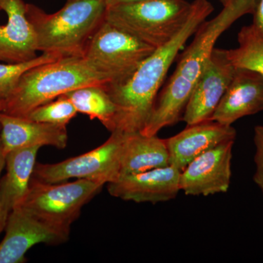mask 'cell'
Instances as JSON below:
<instances>
[{"label":"cell","mask_w":263,"mask_h":263,"mask_svg":"<svg viewBox=\"0 0 263 263\" xmlns=\"http://www.w3.org/2000/svg\"><path fill=\"white\" fill-rule=\"evenodd\" d=\"M236 67L226 49L214 48L194 88L182 117L187 125L210 120L233 80Z\"/></svg>","instance_id":"cell-10"},{"label":"cell","mask_w":263,"mask_h":263,"mask_svg":"<svg viewBox=\"0 0 263 263\" xmlns=\"http://www.w3.org/2000/svg\"><path fill=\"white\" fill-rule=\"evenodd\" d=\"M103 186L88 179L51 183L32 177L28 192L19 207L51 226L70 231L83 207Z\"/></svg>","instance_id":"cell-6"},{"label":"cell","mask_w":263,"mask_h":263,"mask_svg":"<svg viewBox=\"0 0 263 263\" xmlns=\"http://www.w3.org/2000/svg\"><path fill=\"white\" fill-rule=\"evenodd\" d=\"M258 0H230L212 20L202 22L193 42L183 52L177 67L160 96L146 124L140 133L156 136L182 119L194 88L205 70L221 34L240 17L252 14Z\"/></svg>","instance_id":"cell-1"},{"label":"cell","mask_w":263,"mask_h":263,"mask_svg":"<svg viewBox=\"0 0 263 263\" xmlns=\"http://www.w3.org/2000/svg\"><path fill=\"white\" fill-rule=\"evenodd\" d=\"M65 95L78 113L89 116L91 120L98 119L110 133L116 130L117 108L104 85L84 86Z\"/></svg>","instance_id":"cell-19"},{"label":"cell","mask_w":263,"mask_h":263,"mask_svg":"<svg viewBox=\"0 0 263 263\" xmlns=\"http://www.w3.org/2000/svg\"><path fill=\"white\" fill-rule=\"evenodd\" d=\"M192 3L193 8L187 22L171 41L156 48L127 80L119 84L104 85L117 108L115 131L124 133L141 131L180 49L214 11V6L208 0H195Z\"/></svg>","instance_id":"cell-2"},{"label":"cell","mask_w":263,"mask_h":263,"mask_svg":"<svg viewBox=\"0 0 263 263\" xmlns=\"http://www.w3.org/2000/svg\"><path fill=\"white\" fill-rule=\"evenodd\" d=\"M263 110V76L237 68L233 80L210 120L231 126L241 118Z\"/></svg>","instance_id":"cell-14"},{"label":"cell","mask_w":263,"mask_h":263,"mask_svg":"<svg viewBox=\"0 0 263 263\" xmlns=\"http://www.w3.org/2000/svg\"><path fill=\"white\" fill-rule=\"evenodd\" d=\"M181 172L170 164L144 172L122 175L108 183V191L113 197L136 202L169 201L181 191Z\"/></svg>","instance_id":"cell-12"},{"label":"cell","mask_w":263,"mask_h":263,"mask_svg":"<svg viewBox=\"0 0 263 263\" xmlns=\"http://www.w3.org/2000/svg\"><path fill=\"white\" fill-rule=\"evenodd\" d=\"M105 0H67L48 14L27 4V15L37 36L38 51L61 57H83L90 38L105 19Z\"/></svg>","instance_id":"cell-4"},{"label":"cell","mask_w":263,"mask_h":263,"mask_svg":"<svg viewBox=\"0 0 263 263\" xmlns=\"http://www.w3.org/2000/svg\"><path fill=\"white\" fill-rule=\"evenodd\" d=\"M170 165L165 139L140 132L124 133L121 152L120 176Z\"/></svg>","instance_id":"cell-18"},{"label":"cell","mask_w":263,"mask_h":263,"mask_svg":"<svg viewBox=\"0 0 263 263\" xmlns=\"http://www.w3.org/2000/svg\"><path fill=\"white\" fill-rule=\"evenodd\" d=\"M5 102L4 100H0V113L4 111Z\"/></svg>","instance_id":"cell-27"},{"label":"cell","mask_w":263,"mask_h":263,"mask_svg":"<svg viewBox=\"0 0 263 263\" xmlns=\"http://www.w3.org/2000/svg\"><path fill=\"white\" fill-rule=\"evenodd\" d=\"M219 1L220 2L223 6H224V5L228 4L230 0H219Z\"/></svg>","instance_id":"cell-28"},{"label":"cell","mask_w":263,"mask_h":263,"mask_svg":"<svg viewBox=\"0 0 263 263\" xmlns=\"http://www.w3.org/2000/svg\"><path fill=\"white\" fill-rule=\"evenodd\" d=\"M254 142L256 147L254 155L256 171L253 180L263 193V125L254 127Z\"/></svg>","instance_id":"cell-23"},{"label":"cell","mask_w":263,"mask_h":263,"mask_svg":"<svg viewBox=\"0 0 263 263\" xmlns=\"http://www.w3.org/2000/svg\"><path fill=\"white\" fill-rule=\"evenodd\" d=\"M5 162H6V155L5 154L3 142H2L1 137H0V176H1L3 169L5 167ZM0 180H1V178H0ZM5 224H6V221L2 215L1 209H0V234L3 233V231H4Z\"/></svg>","instance_id":"cell-25"},{"label":"cell","mask_w":263,"mask_h":263,"mask_svg":"<svg viewBox=\"0 0 263 263\" xmlns=\"http://www.w3.org/2000/svg\"><path fill=\"white\" fill-rule=\"evenodd\" d=\"M68 1H71V0H68Z\"/></svg>","instance_id":"cell-30"},{"label":"cell","mask_w":263,"mask_h":263,"mask_svg":"<svg viewBox=\"0 0 263 263\" xmlns=\"http://www.w3.org/2000/svg\"><path fill=\"white\" fill-rule=\"evenodd\" d=\"M238 46L227 50V55L237 68L257 71L263 76V37L251 25L245 26L238 34Z\"/></svg>","instance_id":"cell-20"},{"label":"cell","mask_w":263,"mask_h":263,"mask_svg":"<svg viewBox=\"0 0 263 263\" xmlns=\"http://www.w3.org/2000/svg\"><path fill=\"white\" fill-rule=\"evenodd\" d=\"M236 131L214 121L187 125L176 136L165 139L169 163L182 171L189 163L207 151L227 141H235Z\"/></svg>","instance_id":"cell-13"},{"label":"cell","mask_w":263,"mask_h":263,"mask_svg":"<svg viewBox=\"0 0 263 263\" xmlns=\"http://www.w3.org/2000/svg\"><path fill=\"white\" fill-rule=\"evenodd\" d=\"M77 114L73 104L63 95L34 108L26 118L34 122L67 126Z\"/></svg>","instance_id":"cell-22"},{"label":"cell","mask_w":263,"mask_h":263,"mask_svg":"<svg viewBox=\"0 0 263 263\" xmlns=\"http://www.w3.org/2000/svg\"><path fill=\"white\" fill-rule=\"evenodd\" d=\"M0 129L5 155L18 148L50 146L64 149L67 145V126L34 122L1 112Z\"/></svg>","instance_id":"cell-16"},{"label":"cell","mask_w":263,"mask_h":263,"mask_svg":"<svg viewBox=\"0 0 263 263\" xmlns=\"http://www.w3.org/2000/svg\"><path fill=\"white\" fill-rule=\"evenodd\" d=\"M145 1V0H105L107 7L113 5L127 4V3H138V2Z\"/></svg>","instance_id":"cell-26"},{"label":"cell","mask_w":263,"mask_h":263,"mask_svg":"<svg viewBox=\"0 0 263 263\" xmlns=\"http://www.w3.org/2000/svg\"><path fill=\"white\" fill-rule=\"evenodd\" d=\"M0 10H1V9H0ZM2 27H3V26L0 25V29H2Z\"/></svg>","instance_id":"cell-29"},{"label":"cell","mask_w":263,"mask_h":263,"mask_svg":"<svg viewBox=\"0 0 263 263\" xmlns=\"http://www.w3.org/2000/svg\"><path fill=\"white\" fill-rule=\"evenodd\" d=\"M235 141H227L192 161L180 175V190L192 196L227 193Z\"/></svg>","instance_id":"cell-11"},{"label":"cell","mask_w":263,"mask_h":263,"mask_svg":"<svg viewBox=\"0 0 263 263\" xmlns=\"http://www.w3.org/2000/svg\"><path fill=\"white\" fill-rule=\"evenodd\" d=\"M155 50L104 19L90 38L83 57L108 78L109 84H119L133 75Z\"/></svg>","instance_id":"cell-7"},{"label":"cell","mask_w":263,"mask_h":263,"mask_svg":"<svg viewBox=\"0 0 263 263\" xmlns=\"http://www.w3.org/2000/svg\"><path fill=\"white\" fill-rule=\"evenodd\" d=\"M253 15V22L251 27L257 34L263 37V0H258Z\"/></svg>","instance_id":"cell-24"},{"label":"cell","mask_w":263,"mask_h":263,"mask_svg":"<svg viewBox=\"0 0 263 263\" xmlns=\"http://www.w3.org/2000/svg\"><path fill=\"white\" fill-rule=\"evenodd\" d=\"M8 23L0 29V61L18 63L37 57V36L27 15L24 0H0Z\"/></svg>","instance_id":"cell-15"},{"label":"cell","mask_w":263,"mask_h":263,"mask_svg":"<svg viewBox=\"0 0 263 263\" xmlns=\"http://www.w3.org/2000/svg\"><path fill=\"white\" fill-rule=\"evenodd\" d=\"M110 81L84 57H62L25 72L9 98L3 113L26 118L40 105L86 86Z\"/></svg>","instance_id":"cell-3"},{"label":"cell","mask_w":263,"mask_h":263,"mask_svg":"<svg viewBox=\"0 0 263 263\" xmlns=\"http://www.w3.org/2000/svg\"><path fill=\"white\" fill-rule=\"evenodd\" d=\"M124 133L115 131L101 146L87 153L54 164L36 163L32 177L45 183L69 179H88L103 184L120 176L121 152Z\"/></svg>","instance_id":"cell-8"},{"label":"cell","mask_w":263,"mask_h":263,"mask_svg":"<svg viewBox=\"0 0 263 263\" xmlns=\"http://www.w3.org/2000/svg\"><path fill=\"white\" fill-rule=\"evenodd\" d=\"M192 8L186 0H145L107 7L105 19L156 49L184 27Z\"/></svg>","instance_id":"cell-5"},{"label":"cell","mask_w":263,"mask_h":263,"mask_svg":"<svg viewBox=\"0 0 263 263\" xmlns=\"http://www.w3.org/2000/svg\"><path fill=\"white\" fill-rule=\"evenodd\" d=\"M62 58L57 55L43 53L30 61L0 64V100L9 98L22 76L33 67Z\"/></svg>","instance_id":"cell-21"},{"label":"cell","mask_w":263,"mask_h":263,"mask_svg":"<svg viewBox=\"0 0 263 263\" xmlns=\"http://www.w3.org/2000/svg\"><path fill=\"white\" fill-rule=\"evenodd\" d=\"M4 230L5 235L0 243V263L27 262L26 253L34 245L63 243L70 233L38 219L22 207L10 213Z\"/></svg>","instance_id":"cell-9"},{"label":"cell","mask_w":263,"mask_h":263,"mask_svg":"<svg viewBox=\"0 0 263 263\" xmlns=\"http://www.w3.org/2000/svg\"><path fill=\"white\" fill-rule=\"evenodd\" d=\"M40 148H18L6 155V174L0 180V209L6 221L10 213L22 205L28 192Z\"/></svg>","instance_id":"cell-17"}]
</instances>
